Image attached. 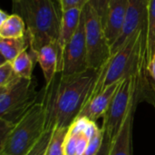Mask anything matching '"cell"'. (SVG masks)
Segmentation results:
<instances>
[{
	"mask_svg": "<svg viewBox=\"0 0 155 155\" xmlns=\"http://www.w3.org/2000/svg\"><path fill=\"white\" fill-rule=\"evenodd\" d=\"M58 1H60V2H61V0H58Z\"/></svg>",
	"mask_w": 155,
	"mask_h": 155,
	"instance_id": "cell-29",
	"label": "cell"
},
{
	"mask_svg": "<svg viewBox=\"0 0 155 155\" xmlns=\"http://www.w3.org/2000/svg\"><path fill=\"white\" fill-rule=\"evenodd\" d=\"M147 71H148V74H149L153 84L155 85V54L153 56V58L151 59V61L148 63Z\"/></svg>",
	"mask_w": 155,
	"mask_h": 155,
	"instance_id": "cell-26",
	"label": "cell"
},
{
	"mask_svg": "<svg viewBox=\"0 0 155 155\" xmlns=\"http://www.w3.org/2000/svg\"><path fill=\"white\" fill-rule=\"evenodd\" d=\"M111 145H112V140L109 138V136L104 133V141H103V144L100 148V151L98 152V153L96 155H109L110 153V149H111Z\"/></svg>",
	"mask_w": 155,
	"mask_h": 155,
	"instance_id": "cell-25",
	"label": "cell"
},
{
	"mask_svg": "<svg viewBox=\"0 0 155 155\" xmlns=\"http://www.w3.org/2000/svg\"><path fill=\"white\" fill-rule=\"evenodd\" d=\"M36 80L18 77L9 84L0 87V122L13 128L37 102Z\"/></svg>",
	"mask_w": 155,
	"mask_h": 155,
	"instance_id": "cell-5",
	"label": "cell"
},
{
	"mask_svg": "<svg viewBox=\"0 0 155 155\" xmlns=\"http://www.w3.org/2000/svg\"><path fill=\"white\" fill-rule=\"evenodd\" d=\"M87 64V49L85 40V25L84 12L81 16V21L77 31L65 45L63 54V74H75L86 71Z\"/></svg>",
	"mask_w": 155,
	"mask_h": 155,
	"instance_id": "cell-8",
	"label": "cell"
},
{
	"mask_svg": "<svg viewBox=\"0 0 155 155\" xmlns=\"http://www.w3.org/2000/svg\"><path fill=\"white\" fill-rule=\"evenodd\" d=\"M67 129L68 128H56L54 130L45 155H64V144Z\"/></svg>",
	"mask_w": 155,
	"mask_h": 155,
	"instance_id": "cell-20",
	"label": "cell"
},
{
	"mask_svg": "<svg viewBox=\"0 0 155 155\" xmlns=\"http://www.w3.org/2000/svg\"><path fill=\"white\" fill-rule=\"evenodd\" d=\"M17 78L11 62H5L0 64V87L6 86Z\"/></svg>",
	"mask_w": 155,
	"mask_h": 155,
	"instance_id": "cell-21",
	"label": "cell"
},
{
	"mask_svg": "<svg viewBox=\"0 0 155 155\" xmlns=\"http://www.w3.org/2000/svg\"><path fill=\"white\" fill-rule=\"evenodd\" d=\"M88 4H89V0H61V5L63 11L72 8L84 9Z\"/></svg>",
	"mask_w": 155,
	"mask_h": 155,
	"instance_id": "cell-24",
	"label": "cell"
},
{
	"mask_svg": "<svg viewBox=\"0 0 155 155\" xmlns=\"http://www.w3.org/2000/svg\"><path fill=\"white\" fill-rule=\"evenodd\" d=\"M121 83L122 81L105 87L103 91L89 99L84 108L81 110L77 118H86L88 120L96 122L99 118L104 117L109 104L115 92L119 88Z\"/></svg>",
	"mask_w": 155,
	"mask_h": 155,
	"instance_id": "cell-12",
	"label": "cell"
},
{
	"mask_svg": "<svg viewBox=\"0 0 155 155\" xmlns=\"http://www.w3.org/2000/svg\"><path fill=\"white\" fill-rule=\"evenodd\" d=\"M13 2H17V1H19V0H12Z\"/></svg>",
	"mask_w": 155,
	"mask_h": 155,
	"instance_id": "cell-28",
	"label": "cell"
},
{
	"mask_svg": "<svg viewBox=\"0 0 155 155\" xmlns=\"http://www.w3.org/2000/svg\"><path fill=\"white\" fill-rule=\"evenodd\" d=\"M10 15H8L6 12H5L4 10H0V25H2L9 16Z\"/></svg>",
	"mask_w": 155,
	"mask_h": 155,
	"instance_id": "cell-27",
	"label": "cell"
},
{
	"mask_svg": "<svg viewBox=\"0 0 155 155\" xmlns=\"http://www.w3.org/2000/svg\"><path fill=\"white\" fill-rule=\"evenodd\" d=\"M31 45V37L26 31L25 36L20 38H0L1 64L13 62L23 51L28 49Z\"/></svg>",
	"mask_w": 155,
	"mask_h": 155,
	"instance_id": "cell-16",
	"label": "cell"
},
{
	"mask_svg": "<svg viewBox=\"0 0 155 155\" xmlns=\"http://www.w3.org/2000/svg\"><path fill=\"white\" fill-rule=\"evenodd\" d=\"M147 65V24H145L100 68L99 76L89 99L113 84L148 72Z\"/></svg>",
	"mask_w": 155,
	"mask_h": 155,
	"instance_id": "cell-2",
	"label": "cell"
},
{
	"mask_svg": "<svg viewBox=\"0 0 155 155\" xmlns=\"http://www.w3.org/2000/svg\"><path fill=\"white\" fill-rule=\"evenodd\" d=\"M110 1L111 0H89L88 5L97 13V15H99V17L102 21L103 25H104V20L106 17Z\"/></svg>",
	"mask_w": 155,
	"mask_h": 155,
	"instance_id": "cell-23",
	"label": "cell"
},
{
	"mask_svg": "<svg viewBox=\"0 0 155 155\" xmlns=\"http://www.w3.org/2000/svg\"><path fill=\"white\" fill-rule=\"evenodd\" d=\"M37 62L43 71L45 83L49 84L58 73L59 51L57 43H50L43 46L37 53Z\"/></svg>",
	"mask_w": 155,
	"mask_h": 155,
	"instance_id": "cell-15",
	"label": "cell"
},
{
	"mask_svg": "<svg viewBox=\"0 0 155 155\" xmlns=\"http://www.w3.org/2000/svg\"><path fill=\"white\" fill-rule=\"evenodd\" d=\"M23 51L12 63L15 73L21 78H32V73L35 63L37 62V55L34 54L30 48Z\"/></svg>",
	"mask_w": 155,
	"mask_h": 155,
	"instance_id": "cell-18",
	"label": "cell"
},
{
	"mask_svg": "<svg viewBox=\"0 0 155 155\" xmlns=\"http://www.w3.org/2000/svg\"><path fill=\"white\" fill-rule=\"evenodd\" d=\"M88 68L98 70L111 58V46L97 13L87 5L84 8Z\"/></svg>",
	"mask_w": 155,
	"mask_h": 155,
	"instance_id": "cell-7",
	"label": "cell"
},
{
	"mask_svg": "<svg viewBox=\"0 0 155 155\" xmlns=\"http://www.w3.org/2000/svg\"><path fill=\"white\" fill-rule=\"evenodd\" d=\"M129 0H111L107 10L106 17L104 23V31L105 37L112 46L120 36Z\"/></svg>",
	"mask_w": 155,
	"mask_h": 155,
	"instance_id": "cell-11",
	"label": "cell"
},
{
	"mask_svg": "<svg viewBox=\"0 0 155 155\" xmlns=\"http://www.w3.org/2000/svg\"><path fill=\"white\" fill-rule=\"evenodd\" d=\"M45 109L40 99L1 140L0 155H26L45 132Z\"/></svg>",
	"mask_w": 155,
	"mask_h": 155,
	"instance_id": "cell-4",
	"label": "cell"
},
{
	"mask_svg": "<svg viewBox=\"0 0 155 155\" xmlns=\"http://www.w3.org/2000/svg\"><path fill=\"white\" fill-rule=\"evenodd\" d=\"M100 69H87L75 74L57 73L42 89L41 101L46 114L45 129L68 128L87 103Z\"/></svg>",
	"mask_w": 155,
	"mask_h": 155,
	"instance_id": "cell-1",
	"label": "cell"
},
{
	"mask_svg": "<svg viewBox=\"0 0 155 155\" xmlns=\"http://www.w3.org/2000/svg\"><path fill=\"white\" fill-rule=\"evenodd\" d=\"M136 106L137 104H134L131 107L127 114V117L122 126V129L120 130L115 139L112 142L109 155H133L132 131H133L134 114Z\"/></svg>",
	"mask_w": 155,
	"mask_h": 155,
	"instance_id": "cell-14",
	"label": "cell"
},
{
	"mask_svg": "<svg viewBox=\"0 0 155 155\" xmlns=\"http://www.w3.org/2000/svg\"><path fill=\"white\" fill-rule=\"evenodd\" d=\"M155 54V0H148L147 12V59L151 61Z\"/></svg>",
	"mask_w": 155,
	"mask_h": 155,
	"instance_id": "cell-19",
	"label": "cell"
},
{
	"mask_svg": "<svg viewBox=\"0 0 155 155\" xmlns=\"http://www.w3.org/2000/svg\"><path fill=\"white\" fill-rule=\"evenodd\" d=\"M26 34L24 19L17 14H12L0 25V38H20Z\"/></svg>",
	"mask_w": 155,
	"mask_h": 155,
	"instance_id": "cell-17",
	"label": "cell"
},
{
	"mask_svg": "<svg viewBox=\"0 0 155 155\" xmlns=\"http://www.w3.org/2000/svg\"><path fill=\"white\" fill-rule=\"evenodd\" d=\"M134 104H138L135 80L134 76H131L122 81L103 117L102 128L112 142L118 135L131 107Z\"/></svg>",
	"mask_w": 155,
	"mask_h": 155,
	"instance_id": "cell-6",
	"label": "cell"
},
{
	"mask_svg": "<svg viewBox=\"0 0 155 155\" xmlns=\"http://www.w3.org/2000/svg\"><path fill=\"white\" fill-rule=\"evenodd\" d=\"M54 130H45L42 137L39 139L37 143L34 146V148L26 155H45L46 151L50 143V140L52 138Z\"/></svg>",
	"mask_w": 155,
	"mask_h": 155,
	"instance_id": "cell-22",
	"label": "cell"
},
{
	"mask_svg": "<svg viewBox=\"0 0 155 155\" xmlns=\"http://www.w3.org/2000/svg\"><path fill=\"white\" fill-rule=\"evenodd\" d=\"M102 130L96 122L76 118L67 129L64 144V155H84L90 140Z\"/></svg>",
	"mask_w": 155,
	"mask_h": 155,
	"instance_id": "cell-9",
	"label": "cell"
},
{
	"mask_svg": "<svg viewBox=\"0 0 155 155\" xmlns=\"http://www.w3.org/2000/svg\"><path fill=\"white\" fill-rule=\"evenodd\" d=\"M83 10L84 9H80V8H72V9L63 11L59 39L57 42L58 51H59L58 73L62 72L64 49L78 29V26L81 21V16L83 14Z\"/></svg>",
	"mask_w": 155,
	"mask_h": 155,
	"instance_id": "cell-13",
	"label": "cell"
},
{
	"mask_svg": "<svg viewBox=\"0 0 155 155\" xmlns=\"http://www.w3.org/2000/svg\"><path fill=\"white\" fill-rule=\"evenodd\" d=\"M148 0H129L122 33L111 46V54H114L126 41L145 24H147Z\"/></svg>",
	"mask_w": 155,
	"mask_h": 155,
	"instance_id": "cell-10",
	"label": "cell"
},
{
	"mask_svg": "<svg viewBox=\"0 0 155 155\" xmlns=\"http://www.w3.org/2000/svg\"><path fill=\"white\" fill-rule=\"evenodd\" d=\"M13 14L25 21L31 37L30 50L37 55L39 50L59 39L63 9L58 0H19L13 2Z\"/></svg>",
	"mask_w": 155,
	"mask_h": 155,
	"instance_id": "cell-3",
	"label": "cell"
}]
</instances>
